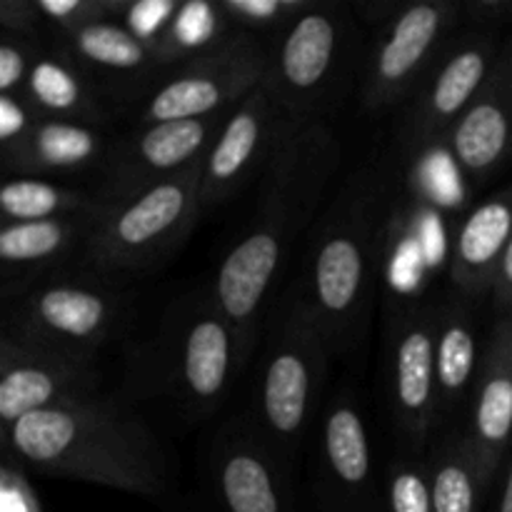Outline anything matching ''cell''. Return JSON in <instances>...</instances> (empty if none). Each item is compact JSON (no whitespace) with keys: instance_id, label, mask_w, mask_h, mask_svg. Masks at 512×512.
Here are the masks:
<instances>
[{"instance_id":"12","label":"cell","mask_w":512,"mask_h":512,"mask_svg":"<svg viewBox=\"0 0 512 512\" xmlns=\"http://www.w3.org/2000/svg\"><path fill=\"white\" fill-rule=\"evenodd\" d=\"M388 395L400 445L428 450L438 430L435 305L403 303L388 313Z\"/></svg>"},{"instance_id":"22","label":"cell","mask_w":512,"mask_h":512,"mask_svg":"<svg viewBox=\"0 0 512 512\" xmlns=\"http://www.w3.org/2000/svg\"><path fill=\"white\" fill-rule=\"evenodd\" d=\"M113 140L103 133V125L60 120L40 115L28 138L10 153H3L5 168L20 175L78 173L93 165L103 168Z\"/></svg>"},{"instance_id":"15","label":"cell","mask_w":512,"mask_h":512,"mask_svg":"<svg viewBox=\"0 0 512 512\" xmlns=\"http://www.w3.org/2000/svg\"><path fill=\"white\" fill-rule=\"evenodd\" d=\"M205 458L218 512H295L293 470L280 463L245 415L215 430Z\"/></svg>"},{"instance_id":"28","label":"cell","mask_w":512,"mask_h":512,"mask_svg":"<svg viewBox=\"0 0 512 512\" xmlns=\"http://www.w3.org/2000/svg\"><path fill=\"white\" fill-rule=\"evenodd\" d=\"M383 512H433L428 450L400 445L385 475Z\"/></svg>"},{"instance_id":"26","label":"cell","mask_w":512,"mask_h":512,"mask_svg":"<svg viewBox=\"0 0 512 512\" xmlns=\"http://www.w3.org/2000/svg\"><path fill=\"white\" fill-rule=\"evenodd\" d=\"M110 205L100 190L75 188L40 175H15L5 180L0 190V213L3 223H35V220H55L68 215H83L103 210Z\"/></svg>"},{"instance_id":"25","label":"cell","mask_w":512,"mask_h":512,"mask_svg":"<svg viewBox=\"0 0 512 512\" xmlns=\"http://www.w3.org/2000/svg\"><path fill=\"white\" fill-rule=\"evenodd\" d=\"M23 95L40 115L48 118L105 123V108L93 80L58 53H40L35 58Z\"/></svg>"},{"instance_id":"34","label":"cell","mask_w":512,"mask_h":512,"mask_svg":"<svg viewBox=\"0 0 512 512\" xmlns=\"http://www.w3.org/2000/svg\"><path fill=\"white\" fill-rule=\"evenodd\" d=\"M178 10L180 5L175 3H123L120 15L125 13L123 23L128 25L138 38H143L145 43L155 48V45L163 40V35L168 33L170 23H173Z\"/></svg>"},{"instance_id":"20","label":"cell","mask_w":512,"mask_h":512,"mask_svg":"<svg viewBox=\"0 0 512 512\" xmlns=\"http://www.w3.org/2000/svg\"><path fill=\"white\" fill-rule=\"evenodd\" d=\"M103 210L55 220H35V223H3L0 265H3L5 303L23 295L45 275L60 270V263L68 255H80Z\"/></svg>"},{"instance_id":"19","label":"cell","mask_w":512,"mask_h":512,"mask_svg":"<svg viewBox=\"0 0 512 512\" xmlns=\"http://www.w3.org/2000/svg\"><path fill=\"white\" fill-rule=\"evenodd\" d=\"M460 168L475 180L493 175L512 153V40L498 53L478 98L448 135Z\"/></svg>"},{"instance_id":"30","label":"cell","mask_w":512,"mask_h":512,"mask_svg":"<svg viewBox=\"0 0 512 512\" xmlns=\"http://www.w3.org/2000/svg\"><path fill=\"white\" fill-rule=\"evenodd\" d=\"M38 8L45 23L53 25L55 35H65L95 20L118 18L123 3L118 0H38Z\"/></svg>"},{"instance_id":"18","label":"cell","mask_w":512,"mask_h":512,"mask_svg":"<svg viewBox=\"0 0 512 512\" xmlns=\"http://www.w3.org/2000/svg\"><path fill=\"white\" fill-rule=\"evenodd\" d=\"M463 433L490 493L512 450V315L490 333Z\"/></svg>"},{"instance_id":"13","label":"cell","mask_w":512,"mask_h":512,"mask_svg":"<svg viewBox=\"0 0 512 512\" xmlns=\"http://www.w3.org/2000/svg\"><path fill=\"white\" fill-rule=\"evenodd\" d=\"M313 488L320 512H383L368 425L350 390L335 393L320 415Z\"/></svg>"},{"instance_id":"11","label":"cell","mask_w":512,"mask_h":512,"mask_svg":"<svg viewBox=\"0 0 512 512\" xmlns=\"http://www.w3.org/2000/svg\"><path fill=\"white\" fill-rule=\"evenodd\" d=\"M268 83L245 95L225 120L223 130L203 158L200 203L203 213L228 203L253 178H263L290 135L303 128Z\"/></svg>"},{"instance_id":"31","label":"cell","mask_w":512,"mask_h":512,"mask_svg":"<svg viewBox=\"0 0 512 512\" xmlns=\"http://www.w3.org/2000/svg\"><path fill=\"white\" fill-rule=\"evenodd\" d=\"M38 55V43L3 33L0 38V95L23 93Z\"/></svg>"},{"instance_id":"10","label":"cell","mask_w":512,"mask_h":512,"mask_svg":"<svg viewBox=\"0 0 512 512\" xmlns=\"http://www.w3.org/2000/svg\"><path fill=\"white\" fill-rule=\"evenodd\" d=\"M463 5L450 0L398 5L388 15L368 58L363 105L373 113L413 98L445 53Z\"/></svg>"},{"instance_id":"7","label":"cell","mask_w":512,"mask_h":512,"mask_svg":"<svg viewBox=\"0 0 512 512\" xmlns=\"http://www.w3.org/2000/svg\"><path fill=\"white\" fill-rule=\"evenodd\" d=\"M128 295L103 275L55 273L5 303L3 333L95 358L123 328Z\"/></svg>"},{"instance_id":"27","label":"cell","mask_w":512,"mask_h":512,"mask_svg":"<svg viewBox=\"0 0 512 512\" xmlns=\"http://www.w3.org/2000/svg\"><path fill=\"white\" fill-rule=\"evenodd\" d=\"M433 512H480L488 495L463 430L445 433L428 448Z\"/></svg>"},{"instance_id":"37","label":"cell","mask_w":512,"mask_h":512,"mask_svg":"<svg viewBox=\"0 0 512 512\" xmlns=\"http://www.w3.org/2000/svg\"><path fill=\"white\" fill-rule=\"evenodd\" d=\"M493 512H512V450L503 465V480H500L498 498H495Z\"/></svg>"},{"instance_id":"6","label":"cell","mask_w":512,"mask_h":512,"mask_svg":"<svg viewBox=\"0 0 512 512\" xmlns=\"http://www.w3.org/2000/svg\"><path fill=\"white\" fill-rule=\"evenodd\" d=\"M200 175L203 160L140 193L113 200L80 250L83 263L98 275L158 268L188 240L203 215Z\"/></svg>"},{"instance_id":"32","label":"cell","mask_w":512,"mask_h":512,"mask_svg":"<svg viewBox=\"0 0 512 512\" xmlns=\"http://www.w3.org/2000/svg\"><path fill=\"white\" fill-rule=\"evenodd\" d=\"M0 512H43L38 493L25 475V465L8 450L0 465Z\"/></svg>"},{"instance_id":"2","label":"cell","mask_w":512,"mask_h":512,"mask_svg":"<svg viewBox=\"0 0 512 512\" xmlns=\"http://www.w3.org/2000/svg\"><path fill=\"white\" fill-rule=\"evenodd\" d=\"M3 450L53 478L158 498L168 488V460L138 413L113 398L80 400L18 420Z\"/></svg>"},{"instance_id":"14","label":"cell","mask_w":512,"mask_h":512,"mask_svg":"<svg viewBox=\"0 0 512 512\" xmlns=\"http://www.w3.org/2000/svg\"><path fill=\"white\" fill-rule=\"evenodd\" d=\"M95 358L0 333V433L40 410L100 395Z\"/></svg>"},{"instance_id":"16","label":"cell","mask_w":512,"mask_h":512,"mask_svg":"<svg viewBox=\"0 0 512 512\" xmlns=\"http://www.w3.org/2000/svg\"><path fill=\"white\" fill-rule=\"evenodd\" d=\"M230 113L233 108L210 118L148 123L125 138L113 140L100 168L98 190L113 203L190 168L208 155Z\"/></svg>"},{"instance_id":"5","label":"cell","mask_w":512,"mask_h":512,"mask_svg":"<svg viewBox=\"0 0 512 512\" xmlns=\"http://www.w3.org/2000/svg\"><path fill=\"white\" fill-rule=\"evenodd\" d=\"M283 313L265 345L253 403L245 418L260 438L293 470L310 433L333 348L320 318L300 288L290 290Z\"/></svg>"},{"instance_id":"21","label":"cell","mask_w":512,"mask_h":512,"mask_svg":"<svg viewBox=\"0 0 512 512\" xmlns=\"http://www.w3.org/2000/svg\"><path fill=\"white\" fill-rule=\"evenodd\" d=\"M478 323L468 295L455 293L435 305V370H438V425L453 423L470 408L480 365Z\"/></svg>"},{"instance_id":"4","label":"cell","mask_w":512,"mask_h":512,"mask_svg":"<svg viewBox=\"0 0 512 512\" xmlns=\"http://www.w3.org/2000/svg\"><path fill=\"white\" fill-rule=\"evenodd\" d=\"M245 368L243 350L210 290L175 303L158 335L130 360V383L173 400L190 420L213 415Z\"/></svg>"},{"instance_id":"33","label":"cell","mask_w":512,"mask_h":512,"mask_svg":"<svg viewBox=\"0 0 512 512\" xmlns=\"http://www.w3.org/2000/svg\"><path fill=\"white\" fill-rule=\"evenodd\" d=\"M40 113L23 93L0 95V155L18 148L38 123Z\"/></svg>"},{"instance_id":"35","label":"cell","mask_w":512,"mask_h":512,"mask_svg":"<svg viewBox=\"0 0 512 512\" xmlns=\"http://www.w3.org/2000/svg\"><path fill=\"white\" fill-rule=\"evenodd\" d=\"M38 0H0V28L8 35L38 43L43 25Z\"/></svg>"},{"instance_id":"29","label":"cell","mask_w":512,"mask_h":512,"mask_svg":"<svg viewBox=\"0 0 512 512\" xmlns=\"http://www.w3.org/2000/svg\"><path fill=\"white\" fill-rule=\"evenodd\" d=\"M228 20L240 25V30H283L295 15L308 8V0H223L218 3Z\"/></svg>"},{"instance_id":"36","label":"cell","mask_w":512,"mask_h":512,"mask_svg":"<svg viewBox=\"0 0 512 512\" xmlns=\"http://www.w3.org/2000/svg\"><path fill=\"white\" fill-rule=\"evenodd\" d=\"M490 295L495 298L498 308L512 310V240L508 248H505L503 258H500L498 270H495L493 290H490Z\"/></svg>"},{"instance_id":"8","label":"cell","mask_w":512,"mask_h":512,"mask_svg":"<svg viewBox=\"0 0 512 512\" xmlns=\"http://www.w3.org/2000/svg\"><path fill=\"white\" fill-rule=\"evenodd\" d=\"M355 28L338 3H310L268 45L265 83L303 123H318L350 68Z\"/></svg>"},{"instance_id":"17","label":"cell","mask_w":512,"mask_h":512,"mask_svg":"<svg viewBox=\"0 0 512 512\" xmlns=\"http://www.w3.org/2000/svg\"><path fill=\"white\" fill-rule=\"evenodd\" d=\"M495 60L490 35L465 33L410 98L398 130L400 148L423 153L440 140L448 143V135L483 90Z\"/></svg>"},{"instance_id":"1","label":"cell","mask_w":512,"mask_h":512,"mask_svg":"<svg viewBox=\"0 0 512 512\" xmlns=\"http://www.w3.org/2000/svg\"><path fill=\"white\" fill-rule=\"evenodd\" d=\"M338 165V143L323 123H305L290 135L260 185L258 205L233 248L225 253L210 298L238 338L243 360L253 358L270 298L313 220Z\"/></svg>"},{"instance_id":"23","label":"cell","mask_w":512,"mask_h":512,"mask_svg":"<svg viewBox=\"0 0 512 512\" xmlns=\"http://www.w3.org/2000/svg\"><path fill=\"white\" fill-rule=\"evenodd\" d=\"M512 240V188L473 210L450 250V280L458 293L478 298L493 290L495 270Z\"/></svg>"},{"instance_id":"24","label":"cell","mask_w":512,"mask_h":512,"mask_svg":"<svg viewBox=\"0 0 512 512\" xmlns=\"http://www.w3.org/2000/svg\"><path fill=\"white\" fill-rule=\"evenodd\" d=\"M55 53L78 65L90 80L93 78H140L148 70L163 65L153 45L133 33L123 20L105 18L88 23L73 33L55 35Z\"/></svg>"},{"instance_id":"3","label":"cell","mask_w":512,"mask_h":512,"mask_svg":"<svg viewBox=\"0 0 512 512\" xmlns=\"http://www.w3.org/2000/svg\"><path fill=\"white\" fill-rule=\"evenodd\" d=\"M388 198V168L365 165L335 195L313 235L300 293L313 305L333 353L355 348L368 328Z\"/></svg>"},{"instance_id":"9","label":"cell","mask_w":512,"mask_h":512,"mask_svg":"<svg viewBox=\"0 0 512 512\" xmlns=\"http://www.w3.org/2000/svg\"><path fill=\"white\" fill-rule=\"evenodd\" d=\"M270 50L255 33H225L193 55L145 98L138 123L198 120L235 108L268 75Z\"/></svg>"}]
</instances>
